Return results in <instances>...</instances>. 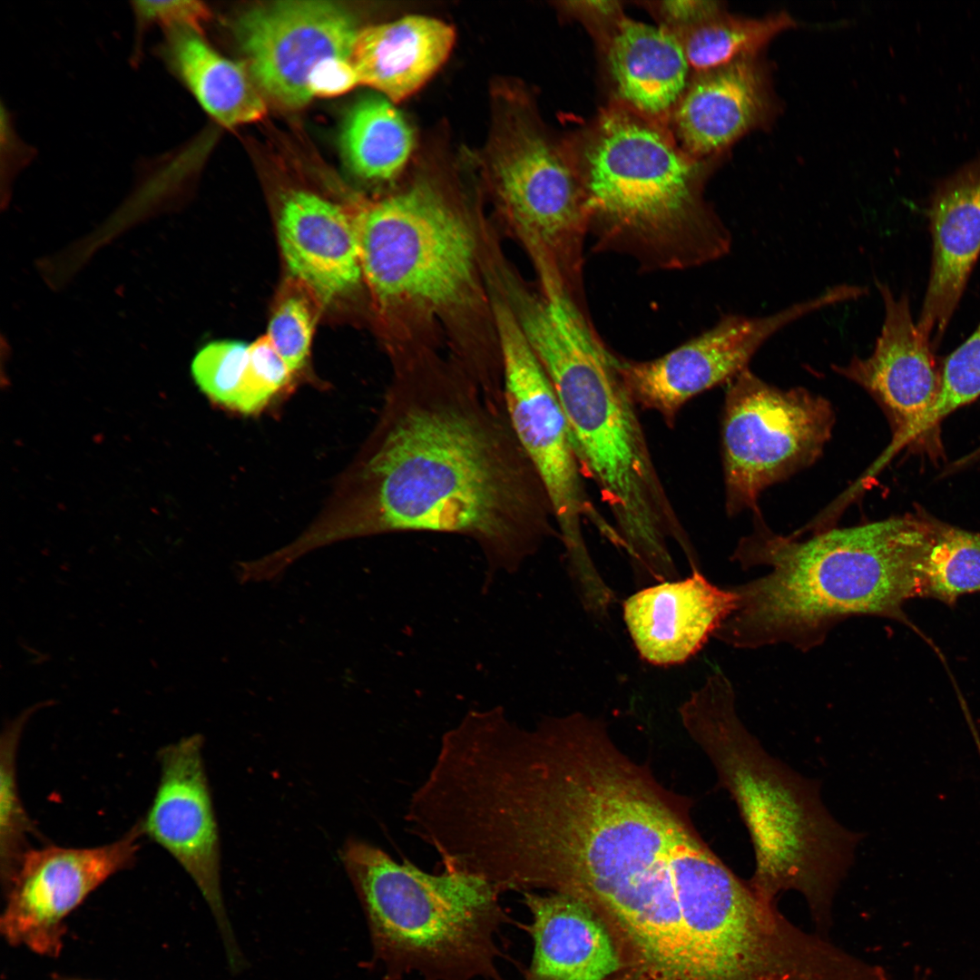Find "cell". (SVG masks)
<instances>
[{"label":"cell","mask_w":980,"mask_h":980,"mask_svg":"<svg viewBox=\"0 0 980 980\" xmlns=\"http://www.w3.org/2000/svg\"><path fill=\"white\" fill-rule=\"evenodd\" d=\"M691 801L625 755L601 719H542L511 733L478 785L473 838L480 872L502 893H563L609 927L681 916L717 855Z\"/></svg>","instance_id":"cell-1"},{"label":"cell","mask_w":980,"mask_h":980,"mask_svg":"<svg viewBox=\"0 0 980 980\" xmlns=\"http://www.w3.org/2000/svg\"><path fill=\"white\" fill-rule=\"evenodd\" d=\"M341 517L316 525V547L409 532L460 535L489 573H514L558 536L545 489L505 407L471 377L399 371L346 478Z\"/></svg>","instance_id":"cell-2"},{"label":"cell","mask_w":980,"mask_h":980,"mask_svg":"<svg viewBox=\"0 0 980 980\" xmlns=\"http://www.w3.org/2000/svg\"><path fill=\"white\" fill-rule=\"evenodd\" d=\"M922 515L906 514L812 534L775 533L761 514L731 560L760 577L732 587L736 609L713 636L740 649L785 643L801 652L820 646L840 622L877 616L910 622L905 603L918 597Z\"/></svg>","instance_id":"cell-3"},{"label":"cell","mask_w":980,"mask_h":980,"mask_svg":"<svg viewBox=\"0 0 980 980\" xmlns=\"http://www.w3.org/2000/svg\"><path fill=\"white\" fill-rule=\"evenodd\" d=\"M565 416L583 476L596 485L630 560L652 564L669 543L687 538L655 468L646 436L615 368L585 309L550 289L517 310Z\"/></svg>","instance_id":"cell-4"},{"label":"cell","mask_w":980,"mask_h":980,"mask_svg":"<svg viewBox=\"0 0 980 980\" xmlns=\"http://www.w3.org/2000/svg\"><path fill=\"white\" fill-rule=\"evenodd\" d=\"M735 701L730 681L717 670L680 706L682 725L710 759L748 828L755 853L751 887L773 906L780 893L798 891L826 932L862 836L831 816L818 782L764 750L739 718Z\"/></svg>","instance_id":"cell-5"},{"label":"cell","mask_w":980,"mask_h":980,"mask_svg":"<svg viewBox=\"0 0 980 980\" xmlns=\"http://www.w3.org/2000/svg\"><path fill=\"white\" fill-rule=\"evenodd\" d=\"M587 198L593 251L632 258L644 271L683 270L721 259L732 238L705 201V161L666 127L619 103L568 146Z\"/></svg>","instance_id":"cell-6"},{"label":"cell","mask_w":980,"mask_h":980,"mask_svg":"<svg viewBox=\"0 0 980 980\" xmlns=\"http://www.w3.org/2000/svg\"><path fill=\"white\" fill-rule=\"evenodd\" d=\"M341 860L387 980H505L502 931L513 921L488 880L452 868L428 873L354 838Z\"/></svg>","instance_id":"cell-7"},{"label":"cell","mask_w":980,"mask_h":980,"mask_svg":"<svg viewBox=\"0 0 980 980\" xmlns=\"http://www.w3.org/2000/svg\"><path fill=\"white\" fill-rule=\"evenodd\" d=\"M357 227L363 276L381 303L444 309L473 293L475 239L432 185L371 203Z\"/></svg>","instance_id":"cell-8"},{"label":"cell","mask_w":980,"mask_h":980,"mask_svg":"<svg viewBox=\"0 0 980 980\" xmlns=\"http://www.w3.org/2000/svg\"><path fill=\"white\" fill-rule=\"evenodd\" d=\"M485 167L498 198L534 250L583 303V264L589 234L585 190L568 146L527 118L507 115L495 131Z\"/></svg>","instance_id":"cell-9"},{"label":"cell","mask_w":980,"mask_h":980,"mask_svg":"<svg viewBox=\"0 0 980 980\" xmlns=\"http://www.w3.org/2000/svg\"><path fill=\"white\" fill-rule=\"evenodd\" d=\"M495 321L509 421L548 495L569 573L585 576L595 566L583 523H591L616 546L621 538L588 497L565 416L516 315L496 303Z\"/></svg>","instance_id":"cell-10"},{"label":"cell","mask_w":980,"mask_h":980,"mask_svg":"<svg viewBox=\"0 0 980 980\" xmlns=\"http://www.w3.org/2000/svg\"><path fill=\"white\" fill-rule=\"evenodd\" d=\"M721 422L725 509L760 514L768 487L813 465L831 437L829 401L804 387L782 389L746 368L727 383Z\"/></svg>","instance_id":"cell-11"},{"label":"cell","mask_w":980,"mask_h":980,"mask_svg":"<svg viewBox=\"0 0 980 980\" xmlns=\"http://www.w3.org/2000/svg\"><path fill=\"white\" fill-rule=\"evenodd\" d=\"M839 302L838 291L828 288L769 315L727 314L708 330L660 358L634 361L615 356V368L635 406L658 413L672 427L689 400L730 382L748 368L769 338L798 319Z\"/></svg>","instance_id":"cell-12"},{"label":"cell","mask_w":980,"mask_h":980,"mask_svg":"<svg viewBox=\"0 0 980 980\" xmlns=\"http://www.w3.org/2000/svg\"><path fill=\"white\" fill-rule=\"evenodd\" d=\"M246 67L265 100L295 111L312 99L309 80L322 62L351 59L360 31L339 3L279 1L255 5L234 22Z\"/></svg>","instance_id":"cell-13"},{"label":"cell","mask_w":980,"mask_h":980,"mask_svg":"<svg viewBox=\"0 0 980 980\" xmlns=\"http://www.w3.org/2000/svg\"><path fill=\"white\" fill-rule=\"evenodd\" d=\"M143 836L140 819L120 838L103 846L31 848L5 886L4 936L11 944L56 956L64 918L110 877L134 864Z\"/></svg>","instance_id":"cell-14"},{"label":"cell","mask_w":980,"mask_h":980,"mask_svg":"<svg viewBox=\"0 0 980 980\" xmlns=\"http://www.w3.org/2000/svg\"><path fill=\"white\" fill-rule=\"evenodd\" d=\"M202 744L194 734L160 750L159 781L141 822L144 835L183 867L223 922L219 833Z\"/></svg>","instance_id":"cell-15"},{"label":"cell","mask_w":980,"mask_h":980,"mask_svg":"<svg viewBox=\"0 0 980 980\" xmlns=\"http://www.w3.org/2000/svg\"><path fill=\"white\" fill-rule=\"evenodd\" d=\"M884 305V320L872 353L852 357L832 369L865 389L884 409L893 429L892 439L916 423L934 403L940 384L931 341L920 331L910 310L909 298L897 297L877 281Z\"/></svg>","instance_id":"cell-16"},{"label":"cell","mask_w":980,"mask_h":980,"mask_svg":"<svg viewBox=\"0 0 980 980\" xmlns=\"http://www.w3.org/2000/svg\"><path fill=\"white\" fill-rule=\"evenodd\" d=\"M776 110L769 67L759 56L694 74L670 122L679 145L706 161L769 123Z\"/></svg>","instance_id":"cell-17"},{"label":"cell","mask_w":980,"mask_h":980,"mask_svg":"<svg viewBox=\"0 0 980 980\" xmlns=\"http://www.w3.org/2000/svg\"><path fill=\"white\" fill-rule=\"evenodd\" d=\"M738 595L701 572L640 589L622 604L632 643L644 662L661 667L695 655L736 609Z\"/></svg>","instance_id":"cell-18"},{"label":"cell","mask_w":980,"mask_h":980,"mask_svg":"<svg viewBox=\"0 0 980 980\" xmlns=\"http://www.w3.org/2000/svg\"><path fill=\"white\" fill-rule=\"evenodd\" d=\"M928 220L932 262L916 324L935 348L980 255V154L936 184Z\"/></svg>","instance_id":"cell-19"},{"label":"cell","mask_w":980,"mask_h":980,"mask_svg":"<svg viewBox=\"0 0 980 980\" xmlns=\"http://www.w3.org/2000/svg\"><path fill=\"white\" fill-rule=\"evenodd\" d=\"M278 236L292 277L323 302L349 293L363 276L357 223L338 205L306 191L290 192Z\"/></svg>","instance_id":"cell-20"},{"label":"cell","mask_w":980,"mask_h":980,"mask_svg":"<svg viewBox=\"0 0 980 980\" xmlns=\"http://www.w3.org/2000/svg\"><path fill=\"white\" fill-rule=\"evenodd\" d=\"M533 941L524 980H611L620 969L614 942L596 913L563 893L524 892Z\"/></svg>","instance_id":"cell-21"},{"label":"cell","mask_w":980,"mask_h":980,"mask_svg":"<svg viewBox=\"0 0 980 980\" xmlns=\"http://www.w3.org/2000/svg\"><path fill=\"white\" fill-rule=\"evenodd\" d=\"M602 45L619 103L660 125L670 122L691 81L680 39L624 16Z\"/></svg>","instance_id":"cell-22"},{"label":"cell","mask_w":980,"mask_h":980,"mask_svg":"<svg viewBox=\"0 0 980 980\" xmlns=\"http://www.w3.org/2000/svg\"><path fill=\"white\" fill-rule=\"evenodd\" d=\"M447 24L423 15L361 28L351 62L360 80L389 101L417 91L445 63L455 43Z\"/></svg>","instance_id":"cell-23"},{"label":"cell","mask_w":980,"mask_h":980,"mask_svg":"<svg viewBox=\"0 0 980 980\" xmlns=\"http://www.w3.org/2000/svg\"><path fill=\"white\" fill-rule=\"evenodd\" d=\"M158 52L201 107L224 127L266 115V100L247 67L220 55L201 34L187 28L165 31Z\"/></svg>","instance_id":"cell-24"},{"label":"cell","mask_w":980,"mask_h":980,"mask_svg":"<svg viewBox=\"0 0 980 980\" xmlns=\"http://www.w3.org/2000/svg\"><path fill=\"white\" fill-rule=\"evenodd\" d=\"M414 146L413 131L387 99L368 96L349 110L340 134L344 162L356 176L387 181L405 167Z\"/></svg>","instance_id":"cell-25"},{"label":"cell","mask_w":980,"mask_h":980,"mask_svg":"<svg viewBox=\"0 0 980 980\" xmlns=\"http://www.w3.org/2000/svg\"><path fill=\"white\" fill-rule=\"evenodd\" d=\"M795 26V19L785 11L761 17L722 11L675 35L681 43L691 71L697 74L759 57L776 36Z\"/></svg>","instance_id":"cell-26"},{"label":"cell","mask_w":980,"mask_h":980,"mask_svg":"<svg viewBox=\"0 0 980 980\" xmlns=\"http://www.w3.org/2000/svg\"><path fill=\"white\" fill-rule=\"evenodd\" d=\"M917 558L918 597L954 604L958 597L980 592V534L929 517Z\"/></svg>","instance_id":"cell-27"},{"label":"cell","mask_w":980,"mask_h":980,"mask_svg":"<svg viewBox=\"0 0 980 980\" xmlns=\"http://www.w3.org/2000/svg\"><path fill=\"white\" fill-rule=\"evenodd\" d=\"M26 717L22 715L5 728L0 742V871L5 886L31 849L29 838L38 837L20 797L16 758Z\"/></svg>","instance_id":"cell-28"},{"label":"cell","mask_w":980,"mask_h":980,"mask_svg":"<svg viewBox=\"0 0 980 980\" xmlns=\"http://www.w3.org/2000/svg\"><path fill=\"white\" fill-rule=\"evenodd\" d=\"M980 396V324L972 335L944 361L936 397L926 412L887 449L896 456L904 447L932 430L955 409Z\"/></svg>","instance_id":"cell-29"},{"label":"cell","mask_w":980,"mask_h":980,"mask_svg":"<svg viewBox=\"0 0 980 980\" xmlns=\"http://www.w3.org/2000/svg\"><path fill=\"white\" fill-rule=\"evenodd\" d=\"M249 345L237 340L212 341L198 350L191 372L196 385L213 402L240 410L248 364Z\"/></svg>","instance_id":"cell-30"},{"label":"cell","mask_w":980,"mask_h":980,"mask_svg":"<svg viewBox=\"0 0 980 980\" xmlns=\"http://www.w3.org/2000/svg\"><path fill=\"white\" fill-rule=\"evenodd\" d=\"M314 322L309 300L298 290L285 294L270 318L266 336L292 374L306 365Z\"/></svg>","instance_id":"cell-31"},{"label":"cell","mask_w":980,"mask_h":980,"mask_svg":"<svg viewBox=\"0 0 980 980\" xmlns=\"http://www.w3.org/2000/svg\"><path fill=\"white\" fill-rule=\"evenodd\" d=\"M292 375L267 336L249 344L240 413L262 410L289 383Z\"/></svg>","instance_id":"cell-32"},{"label":"cell","mask_w":980,"mask_h":980,"mask_svg":"<svg viewBox=\"0 0 980 980\" xmlns=\"http://www.w3.org/2000/svg\"><path fill=\"white\" fill-rule=\"evenodd\" d=\"M132 8L140 30L156 24L164 31L187 28L202 34L203 24L211 16L210 8L199 1H135Z\"/></svg>","instance_id":"cell-33"},{"label":"cell","mask_w":980,"mask_h":980,"mask_svg":"<svg viewBox=\"0 0 980 980\" xmlns=\"http://www.w3.org/2000/svg\"><path fill=\"white\" fill-rule=\"evenodd\" d=\"M660 25L679 34L724 11L720 2L666 0L648 3Z\"/></svg>","instance_id":"cell-34"},{"label":"cell","mask_w":980,"mask_h":980,"mask_svg":"<svg viewBox=\"0 0 980 980\" xmlns=\"http://www.w3.org/2000/svg\"><path fill=\"white\" fill-rule=\"evenodd\" d=\"M360 84L358 74L350 59L330 58L322 62L311 74L309 91L313 97L344 94Z\"/></svg>","instance_id":"cell-35"},{"label":"cell","mask_w":980,"mask_h":980,"mask_svg":"<svg viewBox=\"0 0 980 980\" xmlns=\"http://www.w3.org/2000/svg\"><path fill=\"white\" fill-rule=\"evenodd\" d=\"M561 7L565 13L583 23L595 34L601 44L624 17L618 1H565Z\"/></svg>","instance_id":"cell-36"},{"label":"cell","mask_w":980,"mask_h":980,"mask_svg":"<svg viewBox=\"0 0 980 980\" xmlns=\"http://www.w3.org/2000/svg\"><path fill=\"white\" fill-rule=\"evenodd\" d=\"M980 460V447L955 463L956 468Z\"/></svg>","instance_id":"cell-37"},{"label":"cell","mask_w":980,"mask_h":980,"mask_svg":"<svg viewBox=\"0 0 980 980\" xmlns=\"http://www.w3.org/2000/svg\"><path fill=\"white\" fill-rule=\"evenodd\" d=\"M922 980H924V979H922Z\"/></svg>","instance_id":"cell-38"}]
</instances>
